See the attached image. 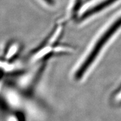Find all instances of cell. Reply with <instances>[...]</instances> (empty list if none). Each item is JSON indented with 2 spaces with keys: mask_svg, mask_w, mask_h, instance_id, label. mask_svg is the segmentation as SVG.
<instances>
[{
  "mask_svg": "<svg viewBox=\"0 0 121 121\" xmlns=\"http://www.w3.org/2000/svg\"><path fill=\"white\" fill-rule=\"evenodd\" d=\"M121 26V16L119 17L117 20L115 21L112 25L106 30L103 35L100 38L98 42L95 44V46L91 51L90 53L86 57L78 67V69L76 70L75 73V78L77 80H79L83 77V76L86 73L89 67L92 65L97 57L98 55L100 52L101 49L105 44V43L108 41V40L116 32V31Z\"/></svg>",
  "mask_w": 121,
  "mask_h": 121,
  "instance_id": "1",
  "label": "cell"
},
{
  "mask_svg": "<svg viewBox=\"0 0 121 121\" xmlns=\"http://www.w3.org/2000/svg\"><path fill=\"white\" fill-rule=\"evenodd\" d=\"M117 1V0H104L103 2L98 4L97 5H95V6H93L91 8L89 9L86 11H85L82 13V15L80 16V17L79 18V21L81 22V21L86 19L87 18L92 16L94 14H95L98 12L102 11V10L110 6V4H113Z\"/></svg>",
  "mask_w": 121,
  "mask_h": 121,
  "instance_id": "2",
  "label": "cell"
},
{
  "mask_svg": "<svg viewBox=\"0 0 121 121\" xmlns=\"http://www.w3.org/2000/svg\"><path fill=\"white\" fill-rule=\"evenodd\" d=\"M82 0H76L75 4H74V7H73V11L75 12L78 11V9L81 6V4H82Z\"/></svg>",
  "mask_w": 121,
  "mask_h": 121,
  "instance_id": "3",
  "label": "cell"
},
{
  "mask_svg": "<svg viewBox=\"0 0 121 121\" xmlns=\"http://www.w3.org/2000/svg\"><path fill=\"white\" fill-rule=\"evenodd\" d=\"M47 4H49V5H54L55 4V1L54 0H43Z\"/></svg>",
  "mask_w": 121,
  "mask_h": 121,
  "instance_id": "4",
  "label": "cell"
},
{
  "mask_svg": "<svg viewBox=\"0 0 121 121\" xmlns=\"http://www.w3.org/2000/svg\"><path fill=\"white\" fill-rule=\"evenodd\" d=\"M90 1V0H86V2H87V1Z\"/></svg>",
  "mask_w": 121,
  "mask_h": 121,
  "instance_id": "5",
  "label": "cell"
}]
</instances>
